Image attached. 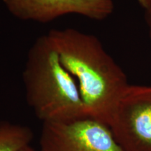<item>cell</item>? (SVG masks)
Returning a JSON list of instances; mask_svg holds the SVG:
<instances>
[{
    "label": "cell",
    "instance_id": "1",
    "mask_svg": "<svg viewBox=\"0 0 151 151\" xmlns=\"http://www.w3.org/2000/svg\"><path fill=\"white\" fill-rule=\"evenodd\" d=\"M47 36L62 65L76 81L87 117L110 127L130 85L123 69L93 35L65 28L52 29Z\"/></svg>",
    "mask_w": 151,
    "mask_h": 151
},
{
    "label": "cell",
    "instance_id": "2",
    "mask_svg": "<svg viewBox=\"0 0 151 151\" xmlns=\"http://www.w3.org/2000/svg\"><path fill=\"white\" fill-rule=\"evenodd\" d=\"M22 82L26 101L43 123L87 117L76 81L62 65L47 35L30 47Z\"/></svg>",
    "mask_w": 151,
    "mask_h": 151
},
{
    "label": "cell",
    "instance_id": "3",
    "mask_svg": "<svg viewBox=\"0 0 151 151\" xmlns=\"http://www.w3.org/2000/svg\"><path fill=\"white\" fill-rule=\"evenodd\" d=\"M109 128L123 151H151V86L129 85Z\"/></svg>",
    "mask_w": 151,
    "mask_h": 151
},
{
    "label": "cell",
    "instance_id": "4",
    "mask_svg": "<svg viewBox=\"0 0 151 151\" xmlns=\"http://www.w3.org/2000/svg\"><path fill=\"white\" fill-rule=\"evenodd\" d=\"M39 151H123L109 127L88 117L43 122Z\"/></svg>",
    "mask_w": 151,
    "mask_h": 151
},
{
    "label": "cell",
    "instance_id": "5",
    "mask_svg": "<svg viewBox=\"0 0 151 151\" xmlns=\"http://www.w3.org/2000/svg\"><path fill=\"white\" fill-rule=\"evenodd\" d=\"M9 13L24 21L47 23L60 17L80 15L104 20L114 11L113 0H3Z\"/></svg>",
    "mask_w": 151,
    "mask_h": 151
},
{
    "label": "cell",
    "instance_id": "6",
    "mask_svg": "<svg viewBox=\"0 0 151 151\" xmlns=\"http://www.w3.org/2000/svg\"><path fill=\"white\" fill-rule=\"evenodd\" d=\"M33 139L32 129L27 126L0 120V151H20Z\"/></svg>",
    "mask_w": 151,
    "mask_h": 151
},
{
    "label": "cell",
    "instance_id": "7",
    "mask_svg": "<svg viewBox=\"0 0 151 151\" xmlns=\"http://www.w3.org/2000/svg\"><path fill=\"white\" fill-rule=\"evenodd\" d=\"M145 20H146L149 37L151 40V4L148 8L145 9Z\"/></svg>",
    "mask_w": 151,
    "mask_h": 151
},
{
    "label": "cell",
    "instance_id": "8",
    "mask_svg": "<svg viewBox=\"0 0 151 151\" xmlns=\"http://www.w3.org/2000/svg\"><path fill=\"white\" fill-rule=\"evenodd\" d=\"M137 1L144 9L148 8L151 4V0H137Z\"/></svg>",
    "mask_w": 151,
    "mask_h": 151
},
{
    "label": "cell",
    "instance_id": "9",
    "mask_svg": "<svg viewBox=\"0 0 151 151\" xmlns=\"http://www.w3.org/2000/svg\"><path fill=\"white\" fill-rule=\"evenodd\" d=\"M20 151H39V150H35V149L33 148L32 147H31L30 146H29L25 147V148H23V149H22V150H21Z\"/></svg>",
    "mask_w": 151,
    "mask_h": 151
}]
</instances>
